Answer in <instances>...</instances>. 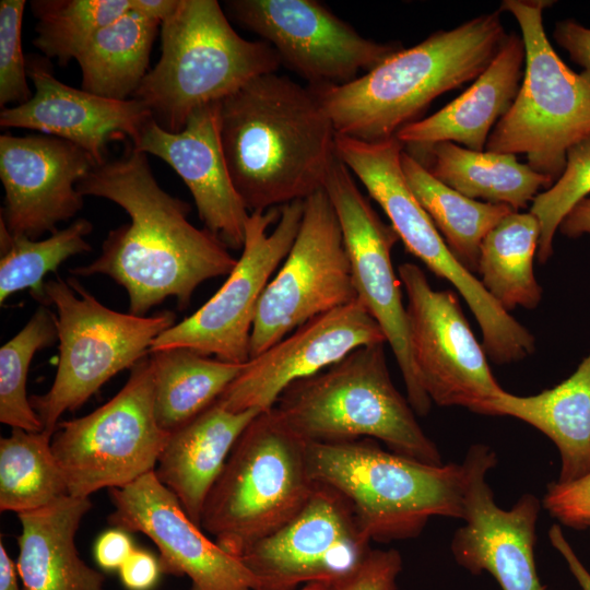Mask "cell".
<instances>
[{
  "label": "cell",
  "mask_w": 590,
  "mask_h": 590,
  "mask_svg": "<svg viewBox=\"0 0 590 590\" xmlns=\"http://www.w3.org/2000/svg\"><path fill=\"white\" fill-rule=\"evenodd\" d=\"M306 462L314 482L349 503L370 542L416 538L432 517L463 518L462 463H425L371 438L306 442Z\"/></svg>",
  "instance_id": "277c9868"
},
{
  "label": "cell",
  "mask_w": 590,
  "mask_h": 590,
  "mask_svg": "<svg viewBox=\"0 0 590 590\" xmlns=\"http://www.w3.org/2000/svg\"><path fill=\"white\" fill-rule=\"evenodd\" d=\"M404 150L442 184L472 199L506 204L512 210L527 208L541 188L554 182L519 163L515 155L477 152L453 142L404 145Z\"/></svg>",
  "instance_id": "83f0119b"
},
{
  "label": "cell",
  "mask_w": 590,
  "mask_h": 590,
  "mask_svg": "<svg viewBox=\"0 0 590 590\" xmlns=\"http://www.w3.org/2000/svg\"><path fill=\"white\" fill-rule=\"evenodd\" d=\"M298 590H331V586L323 582H310L300 587Z\"/></svg>",
  "instance_id": "c3c4849f"
},
{
  "label": "cell",
  "mask_w": 590,
  "mask_h": 590,
  "mask_svg": "<svg viewBox=\"0 0 590 590\" xmlns=\"http://www.w3.org/2000/svg\"><path fill=\"white\" fill-rule=\"evenodd\" d=\"M306 442L272 409L245 428L204 503L201 528L240 558L290 521L315 488Z\"/></svg>",
  "instance_id": "52a82bcc"
},
{
  "label": "cell",
  "mask_w": 590,
  "mask_h": 590,
  "mask_svg": "<svg viewBox=\"0 0 590 590\" xmlns=\"http://www.w3.org/2000/svg\"><path fill=\"white\" fill-rule=\"evenodd\" d=\"M151 354L155 416L169 434L212 405L246 364L210 358L184 347Z\"/></svg>",
  "instance_id": "f546056e"
},
{
  "label": "cell",
  "mask_w": 590,
  "mask_h": 590,
  "mask_svg": "<svg viewBox=\"0 0 590 590\" xmlns=\"http://www.w3.org/2000/svg\"><path fill=\"white\" fill-rule=\"evenodd\" d=\"M160 569L161 566L151 553L134 548L119 568V574L127 589L150 590L157 581Z\"/></svg>",
  "instance_id": "60d3db41"
},
{
  "label": "cell",
  "mask_w": 590,
  "mask_h": 590,
  "mask_svg": "<svg viewBox=\"0 0 590 590\" xmlns=\"http://www.w3.org/2000/svg\"><path fill=\"white\" fill-rule=\"evenodd\" d=\"M219 131L236 191L251 213L323 188L337 131L309 86L275 72L219 103Z\"/></svg>",
  "instance_id": "7a4b0ae2"
},
{
  "label": "cell",
  "mask_w": 590,
  "mask_h": 590,
  "mask_svg": "<svg viewBox=\"0 0 590 590\" xmlns=\"http://www.w3.org/2000/svg\"><path fill=\"white\" fill-rule=\"evenodd\" d=\"M542 506L562 524L574 529L589 528L590 473L569 483H550Z\"/></svg>",
  "instance_id": "ab89813d"
},
{
  "label": "cell",
  "mask_w": 590,
  "mask_h": 590,
  "mask_svg": "<svg viewBox=\"0 0 590 590\" xmlns=\"http://www.w3.org/2000/svg\"><path fill=\"white\" fill-rule=\"evenodd\" d=\"M130 9V0H33V45L60 66L75 60L90 38Z\"/></svg>",
  "instance_id": "e575fe53"
},
{
  "label": "cell",
  "mask_w": 590,
  "mask_h": 590,
  "mask_svg": "<svg viewBox=\"0 0 590 590\" xmlns=\"http://www.w3.org/2000/svg\"><path fill=\"white\" fill-rule=\"evenodd\" d=\"M219 103L196 109L179 132L161 128L152 118L131 145L168 164L190 190L204 228L228 248L241 250L250 212L234 187L223 153Z\"/></svg>",
  "instance_id": "7402d4cb"
},
{
  "label": "cell",
  "mask_w": 590,
  "mask_h": 590,
  "mask_svg": "<svg viewBox=\"0 0 590 590\" xmlns=\"http://www.w3.org/2000/svg\"><path fill=\"white\" fill-rule=\"evenodd\" d=\"M161 23L129 9L99 28L75 60L81 88L116 101L133 97L148 74L152 46Z\"/></svg>",
  "instance_id": "f1b7e54d"
},
{
  "label": "cell",
  "mask_w": 590,
  "mask_h": 590,
  "mask_svg": "<svg viewBox=\"0 0 590 590\" xmlns=\"http://www.w3.org/2000/svg\"><path fill=\"white\" fill-rule=\"evenodd\" d=\"M500 11L485 13L400 49L365 74L311 87L339 134L375 142L396 137L439 95L475 80L505 44Z\"/></svg>",
  "instance_id": "3957f363"
},
{
  "label": "cell",
  "mask_w": 590,
  "mask_h": 590,
  "mask_svg": "<svg viewBox=\"0 0 590 590\" xmlns=\"http://www.w3.org/2000/svg\"><path fill=\"white\" fill-rule=\"evenodd\" d=\"M93 231L86 219H78L43 240L13 236L0 221V303L22 290L45 304L44 278L74 255L90 252L85 239Z\"/></svg>",
  "instance_id": "836d02e7"
},
{
  "label": "cell",
  "mask_w": 590,
  "mask_h": 590,
  "mask_svg": "<svg viewBox=\"0 0 590 590\" xmlns=\"http://www.w3.org/2000/svg\"><path fill=\"white\" fill-rule=\"evenodd\" d=\"M304 200L250 213L241 256L217 292L197 311L161 333L150 353L189 349L234 364L249 361L261 295L298 233Z\"/></svg>",
  "instance_id": "7c38bea8"
},
{
  "label": "cell",
  "mask_w": 590,
  "mask_h": 590,
  "mask_svg": "<svg viewBox=\"0 0 590 590\" xmlns=\"http://www.w3.org/2000/svg\"><path fill=\"white\" fill-rule=\"evenodd\" d=\"M96 166L83 149L38 133L0 137V179L4 190L0 221L15 237L37 239L83 208L76 186Z\"/></svg>",
  "instance_id": "44dd1931"
},
{
  "label": "cell",
  "mask_w": 590,
  "mask_h": 590,
  "mask_svg": "<svg viewBox=\"0 0 590 590\" xmlns=\"http://www.w3.org/2000/svg\"><path fill=\"white\" fill-rule=\"evenodd\" d=\"M548 539L553 547L562 555L570 573L581 590H590V573L581 563L574 548L565 538L560 526L553 524L548 530Z\"/></svg>",
  "instance_id": "ee69618b"
},
{
  "label": "cell",
  "mask_w": 590,
  "mask_h": 590,
  "mask_svg": "<svg viewBox=\"0 0 590 590\" xmlns=\"http://www.w3.org/2000/svg\"><path fill=\"white\" fill-rule=\"evenodd\" d=\"M76 189L113 201L130 222L108 232L93 262L70 272L111 278L127 291L130 314L145 316L167 297L182 310L201 283L227 276L237 263L219 236L190 223V204L158 185L148 154L132 145L96 165Z\"/></svg>",
  "instance_id": "6da1fadb"
},
{
  "label": "cell",
  "mask_w": 590,
  "mask_h": 590,
  "mask_svg": "<svg viewBox=\"0 0 590 590\" xmlns=\"http://www.w3.org/2000/svg\"><path fill=\"white\" fill-rule=\"evenodd\" d=\"M590 193V139L567 152L560 177L532 201L530 212L540 224L538 259L546 262L553 253V239L566 215Z\"/></svg>",
  "instance_id": "8d00e7d4"
},
{
  "label": "cell",
  "mask_w": 590,
  "mask_h": 590,
  "mask_svg": "<svg viewBox=\"0 0 590 590\" xmlns=\"http://www.w3.org/2000/svg\"><path fill=\"white\" fill-rule=\"evenodd\" d=\"M127 531L113 529L104 532L97 540L94 554L96 562L104 569H119L133 552L134 547Z\"/></svg>",
  "instance_id": "7bdbcfd3"
},
{
  "label": "cell",
  "mask_w": 590,
  "mask_h": 590,
  "mask_svg": "<svg viewBox=\"0 0 590 590\" xmlns=\"http://www.w3.org/2000/svg\"><path fill=\"white\" fill-rule=\"evenodd\" d=\"M547 0H505L518 22L526 48L524 74L509 110L487 139L488 152L524 154L528 165L555 182L567 152L590 139V69L577 73L548 42L543 11Z\"/></svg>",
  "instance_id": "ba28073f"
},
{
  "label": "cell",
  "mask_w": 590,
  "mask_h": 590,
  "mask_svg": "<svg viewBox=\"0 0 590 590\" xmlns=\"http://www.w3.org/2000/svg\"><path fill=\"white\" fill-rule=\"evenodd\" d=\"M259 413L233 412L214 402L169 434L154 471L199 527L206 497L234 445Z\"/></svg>",
  "instance_id": "d4e9b609"
},
{
  "label": "cell",
  "mask_w": 590,
  "mask_h": 590,
  "mask_svg": "<svg viewBox=\"0 0 590 590\" xmlns=\"http://www.w3.org/2000/svg\"><path fill=\"white\" fill-rule=\"evenodd\" d=\"M355 299L341 225L321 188L304 200L296 238L261 295L250 334V358L310 319Z\"/></svg>",
  "instance_id": "4fadbf2b"
},
{
  "label": "cell",
  "mask_w": 590,
  "mask_h": 590,
  "mask_svg": "<svg viewBox=\"0 0 590 590\" xmlns=\"http://www.w3.org/2000/svg\"><path fill=\"white\" fill-rule=\"evenodd\" d=\"M58 340L56 315L40 305L27 323L0 349V421L12 428L43 432L26 394V379L35 353Z\"/></svg>",
  "instance_id": "d590c367"
},
{
  "label": "cell",
  "mask_w": 590,
  "mask_h": 590,
  "mask_svg": "<svg viewBox=\"0 0 590 590\" xmlns=\"http://www.w3.org/2000/svg\"><path fill=\"white\" fill-rule=\"evenodd\" d=\"M540 224L531 213L514 211L483 239L477 273L491 296L506 310L532 309L542 298L533 271Z\"/></svg>",
  "instance_id": "1f68e13d"
},
{
  "label": "cell",
  "mask_w": 590,
  "mask_h": 590,
  "mask_svg": "<svg viewBox=\"0 0 590 590\" xmlns=\"http://www.w3.org/2000/svg\"><path fill=\"white\" fill-rule=\"evenodd\" d=\"M405 181L455 257L477 272L484 237L508 214L506 204L472 200L435 178L405 150L401 154Z\"/></svg>",
  "instance_id": "4dcf8cb0"
},
{
  "label": "cell",
  "mask_w": 590,
  "mask_h": 590,
  "mask_svg": "<svg viewBox=\"0 0 590 590\" xmlns=\"http://www.w3.org/2000/svg\"><path fill=\"white\" fill-rule=\"evenodd\" d=\"M108 494L114 505L109 523L146 535L158 548L162 571L188 577L192 590L256 589L244 563L205 536L155 471Z\"/></svg>",
  "instance_id": "ffe728a7"
},
{
  "label": "cell",
  "mask_w": 590,
  "mask_h": 590,
  "mask_svg": "<svg viewBox=\"0 0 590 590\" xmlns=\"http://www.w3.org/2000/svg\"><path fill=\"white\" fill-rule=\"evenodd\" d=\"M369 543L349 503L316 482L304 507L239 559L255 590H298L310 582L332 586L362 562Z\"/></svg>",
  "instance_id": "e0dca14e"
},
{
  "label": "cell",
  "mask_w": 590,
  "mask_h": 590,
  "mask_svg": "<svg viewBox=\"0 0 590 590\" xmlns=\"http://www.w3.org/2000/svg\"><path fill=\"white\" fill-rule=\"evenodd\" d=\"M465 470L464 524L451 540L455 560L473 575L491 574L502 590H547L534 559L535 528L542 502L522 495L510 509L499 507L486 483L497 456L486 445H473Z\"/></svg>",
  "instance_id": "ac0fdd59"
},
{
  "label": "cell",
  "mask_w": 590,
  "mask_h": 590,
  "mask_svg": "<svg viewBox=\"0 0 590 590\" xmlns=\"http://www.w3.org/2000/svg\"><path fill=\"white\" fill-rule=\"evenodd\" d=\"M323 189L341 225L357 299L384 331L402 374L411 406L416 414L425 416L433 402L412 358L401 281L391 260L399 236L391 225L381 221L358 189L351 170L337 155Z\"/></svg>",
  "instance_id": "9a60e30c"
},
{
  "label": "cell",
  "mask_w": 590,
  "mask_h": 590,
  "mask_svg": "<svg viewBox=\"0 0 590 590\" xmlns=\"http://www.w3.org/2000/svg\"><path fill=\"white\" fill-rule=\"evenodd\" d=\"M91 508L88 497L68 494L17 514L16 567L24 590H104V575L82 560L75 546L78 529Z\"/></svg>",
  "instance_id": "484cf974"
},
{
  "label": "cell",
  "mask_w": 590,
  "mask_h": 590,
  "mask_svg": "<svg viewBox=\"0 0 590 590\" xmlns=\"http://www.w3.org/2000/svg\"><path fill=\"white\" fill-rule=\"evenodd\" d=\"M589 529H590V527H589Z\"/></svg>",
  "instance_id": "681fc988"
},
{
  "label": "cell",
  "mask_w": 590,
  "mask_h": 590,
  "mask_svg": "<svg viewBox=\"0 0 590 590\" xmlns=\"http://www.w3.org/2000/svg\"><path fill=\"white\" fill-rule=\"evenodd\" d=\"M17 567L9 556L3 542H0V590H20L16 577Z\"/></svg>",
  "instance_id": "7dc6e473"
},
{
  "label": "cell",
  "mask_w": 590,
  "mask_h": 590,
  "mask_svg": "<svg viewBox=\"0 0 590 590\" xmlns=\"http://www.w3.org/2000/svg\"><path fill=\"white\" fill-rule=\"evenodd\" d=\"M480 414L511 416L546 435L560 457L558 483L590 473V353L577 369L554 388L519 397L503 391Z\"/></svg>",
  "instance_id": "4316f807"
},
{
  "label": "cell",
  "mask_w": 590,
  "mask_h": 590,
  "mask_svg": "<svg viewBox=\"0 0 590 590\" xmlns=\"http://www.w3.org/2000/svg\"><path fill=\"white\" fill-rule=\"evenodd\" d=\"M281 64L268 43L239 36L216 0H179L161 24L160 59L132 98L148 107L161 128L179 132L196 109L221 102Z\"/></svg>",
  "instance_id": "8992f818"
},
{
  "label": "cell",
  "mask_w": 590,
  "mask_h": 590,
  "mask_svg": "<svg viewBox=\"0 0 590 590\" xmlns=\"http://www.w3.org/2000/svg\"><path fill=\"white\" fill-rule=\"evenodd\" d=\"M25 0L0 1V106L21 105L33 94L27 83L26 57L22 50Z\"/></svg>",
  "instance_id": "74e56055"
},
{
  "label": "cell",
  "mask_w": 590,
  "mask_h": 590,
  "mask_svg": "<svg viewBox=\"0 0 590 590\" xmlns=\"http://www.w3.org/2000/svg\"><path fill=\"white\" fill-rule=\"evenodd\" d=\"M359 299L317 316L250 358L215 401L233 412L272 409L294 382L315 376L354 350L386 343Z\"/></svg>",
  "instance_id": "d6986e66"
},
{
  "label": "cell",
  "mask_w": 590,
  "mask_h": 590,
  "mask_svg": "<svg viewBox=\"0 0 590 590\" xmlns=\"http://www.w3.org/2000/svg\"><path fill=\"white\" fill-rule=\"evenodd\" d=\"M553 37L569 58L583 69H590V28L574 20L555 24Z\"/></svg>",
  "instance_id": "b9f144b4"
},
{
  "label": "cell",
  "mask_w": 590,
  "mask_h": 590,
  "mask_svg": "<svg viewBox=\"0 0 590 590\" xmlns=\"http://www.w3.org/2000/svg\"><path fill=\"white\" fill-rule=\"evenodd\" d=\"M26 70L35 92L26 103L1 109L0 126L64 139L86 151L96 165L107 161L109 141L135 142L153 118L135 98L110 99L62 83L47 58L26 57Z\"/></svg>",
  "instance_id": "603a6c76"
},
{
  "label": "cell",
  "mask_w": 590,
  "mask_h": 590,
  "mask_svg": "<svg viewBox=\"0 0 590 590\" xmlns=\"http://www.w3.org/2000/svg\"><path fill=\"white\" fill-rule=\"evenodd\" d=\"M402 557L396 548H370L362 562L331 586V590H397Z\"/></svg>",
  "instance_id": "f35d334b"
},
{
  "label": "cell",
  "mask_w": 590,
  "mask_h": 590,
  "mask_svg": "<svg viewBox=\"0 0 590 590\" xmlns=\"http://www.w3.org/2000/svg\"><path fill=\"white\" fill-rule=\"evenodd\" d=\"M558 229L564 236L570 238L590 235V198L581 200L566 215Z\"/></svg>",
  "instance_id": "f6af8a7d"
},
{
  "label": "cell",
  "mask_w": 590,
  "mask_h": 590,
  "mask_svg": "<svg viewBox=\"0 0 590 590\" xmlns=\"http://www.w3.org/2000/svg\"><path fill=\"white\" fill-rule=\"evenodd\" d=\"M52 436L12 428L0 439V510L16 515L43 508L68 495L51 449Z\"/></svg>",
  "instance_id": "d6a6232c"
},
{
  "label": "cell",
  "mask_w": 590,
  "mask_h": 590,
  "mask_svg": "<svg viewBox=\"0 0 590 590\" xmlns=\"http://www.w3.org/2000/svg\"><path fill=\"white\" fill-rule=\"evenodd\" d=\"M130 370L108 402L56 427L51 449L69 495L90 497L102 488L122 487L156 468L169 433L155 416L150 356Z\"/></svg>",
  "instance_id": "8fae6325"
},
{
  "label": "cell",
  "mask_w": 590,
  "mask_h": 590,
  "mask_svg": "<svg viewBox=\"0 0 590 590\" xmlns=\"http://www.w3.org/2000/svg\"><path fill=\"white\" fill-rule=\"evenodd\" d=\"M44 292V305L56 309L59 361L50 389L30 401L44 430L52 436L64 412L80 408L113 376L145 357L154 339L176 323V315L113 310L75 276L48 280Z\"/></svg>",
  "instance_id": "30bf717a"
},
{
  "label": "cell",
  "mask_w": 590,
  "mask_h": 590,
  "mask_svg": "<svg viewBox=\"0 0 590 590\" xmlns=\"http://www.w3.org/2000/svg\"><path fill=\"white\" fill-rule=\"evenodd\" d=\"M273 410L305 442L371 438L396 453L444 463L408 398L391 380L385 343L358 347L321 373L292 384Z\"/></svg>",
  "instance_id": "5b68a950"
},
{
  "label": "cell",
  "mask_w": 590,
  "mask_h": 590,
  "mask_svg": "<svg viewBox=\"0 0 590 590\" xmlns=\"http://www.w3.org/2000/svg\"><path fill=\"white\" fill-rule=\"evenodd\" d=\"M404 144L396 137L367 142L337 133L335 153L381 206L409 252L462 295L482 331L483 349L495 364L523 357L534 338L485 290L451 252L410 190L401 166Z\"/></svg>",
  "instance_id": "9c48e42d"
},
{
  "label": "cell",
  "mask_w": 590,
  "mask_h": 590,
  "mask_svg": "<svg viewBox=\"0 0 590 590\" xmlns=\"http://www.w3.org/2000/svg\"><path fill=\"white\" fill-rule=\"evenodd\" d=\"M524 66L523 39L510 33L467 91L432 116L404 126L396 138L404 145L449 141L482 152L492 128L509 110L519 92Z\"/></svg>",
  "instance_id": "cb8c5ba5"
},
{
  "label": "cell",
  "mask_w": 590,
  "mask_h": 590,
  "mask_svg": "<svg viewBox=\"0 0 590 590\" xmlns=\"http://www.w3.org/2000/svg\"><path fill=\"white\" fill-rule=\"evenodd\" d=\"M226 7L245 28L259 35L281 63L308 86H335L369 71L402 49L361 36L315 0H229Z\"/></svg>",
  "instance_id": "2e32d148"
},
{
  "label": "cell",
  "mask_w": 590,
  "mask_h": 590,
  "mask_svg": "<svg viewBox=\"0 0 590 590\" xmlns=\"http://www.w3.org/2000/svg\"><path fill=\"white\" fill-rule=\"evenodd\" d=\"M398 271L408 297L411 354L423 388L439 406H464L480 414L504 389L458 297L450 291L433 290L414 263H403Z\"/></svg>",
  "instance_id": "5bb4252c"
},
{
  "label": "cell",
  "mask_w": 590,
  "mask_h": 590,
  "mask_svg": "<svg viewBox=\"0 0 590 590\" xmlns=\"http://www.w3.org/2000/svg\"><path fill=\"white\" fill-rule=\"evenodd\" d=\"M179 0H130V10L162 24L175 12Z\"/></svg>",
  "instance_id": "bcb514c9"
}]
</instances>
